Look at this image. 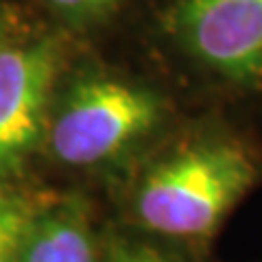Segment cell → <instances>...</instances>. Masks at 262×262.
<instances>
[{
  "label": "cell",
  "mask_w": 262,
  "mask_h": 262,
  "mask_svg": "<svg viewBox=\"0 0 262 262\" xmlns=\"http://www.w3.org/2000/svg\"><path fill=\"white\" fill-rule=\"evenodd\" d=\"M103 262H184V260L168 253L166 249L158 247V245L116 236L105 247Z\"/></svg>",
  "instance_id": "52a82bcc"
},
{
  "label": "cell",
  "mask_w": 262,
  "mask_h": 262,
  "mask_svg": "<svg viewBox=\"0 0 262 262\" xmlns=\"http://www.w3.org/2000/svg\"><path fill=\"white\" fill-rule=\"evenodd\" d=\"M166 24L216 75L234 83L262 81V0H177Z\"/></svg>",
  "instance_id": "3957f363"
},
{
  "label": "cell",
  "mask_w": 262,
  "mask_h": 262,
  "mask_svg": "<svg viewBox=\"0 0 262 262\" xmlns=\"http://www.w3.org/2000/svg\"><path fill=\"white\" fill-rule=\"evenodd\" d=\"M13 262H101L85 201L68 196L37 208Z\"/></svg>",
  "instance_id": "5b68a950"
},
{
  "label": "cell",
  "mask_w": 262,
  "mask_h": 262,
  "mask_svg": "<svg viewBox=\"0 0 262 262\" xmlns=\"http://www.w3.org/2000/svg\"><path fill=\"white\" fill-rule=\"evenodd\" d=\"M35 206L13 190L0 188V262H13Z\"/></svg>",
  "instance_id": "8992f818"
},
{
  "label": "cell",
  "mask_w": 262,
  "mask_h": 262,
  "mask_svg": "<svg viewBox=\"0 0 262 262\" xmlns=\"http://www.w3.org/2000/svg\"><path fill=\"white\" fill-rule=\"evenodd\" d=\"M256 179L258 168L241 144H188L142 175L131 196V214L158 238L206 243Z\"/></svg>",
  "instance_id": "6da1fadb"
},
{
  "label": "cell",
  "mask_w": 262,
  "mask_h": 262,
  "mask_svg": "<svg viewBox=\"0 0 262 262\" xmlns=\"http://www.w3.org/2000/svg\"><path fill=\"white\" fill-rule=\"evenodd\" d=\"M48 3L72 18H94L107 13L118 0H48Z\"/></svg>",
  "instance_id": "ba28073f"
},
{
  "label": "cell",
  "mask_w": 262,
  "mask_h": 262,
  "mask_svg": "<svg viewBox=\"0 0 262 262\" xmlns=\"http://www.w3.org/2000/svg\"><path fill=\"white\" fill-rule=\"evenodd\" d=\"M162 116L164 103L151 90L122 79L90 77L63 98L48 146L66 166H98L151 134Z\"/></svg>",
  "instance_id": "7a4b0ae2"
},
{
  "label": "cell",
  "mask_w": 262,
  "mask_h": 262,
  "mask_svg": "<svg viewBox=\"0 0 262 262\" xmlns=\"http://www.w3.org/2000/svg\"><path fill=\"white\" fill-rule=\"evenodd\" d=\"M55 75L51 42L0 48V175L18 168L42 136Z\"/></svg>",
  "instance_id": "277c9868"
}]
</instances>
